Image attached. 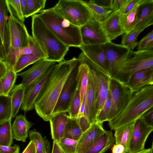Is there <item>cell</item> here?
<instances>
[{
    "mask_svg": "<svg viewBox=\"0 0 153 153\" xmlns=\"http://www.w3.org/2000/svg\"><path fill=\"white\" fill-rule=\"evenodd\" d=\"M77 58L74 57L55 65L34 103L37 114L49 121L64 84L73 69Z\"/></svg>",
    "mask_w": 153,
    "mask_h": 153,
    "instance_id": "obj_1",
    "label": "cell"
},
{
    "mask_svg": "<svg viewBox=\"0 0 153 153\" xmlns=\"http://www.w3.org/2000/svg\"><path fill=\"white\" fill-rule=\"evenodd\" d=\"M32 37L39 44L46 56V59L60 62L69 47L63 43L47 27L38 14L32 16Z\"/></svg>",
    "mask_w": 153,
    "mask_h": 153,
    "instance_id": "obj_2",
    "label": "cell"
},
{
    "mask_svg": "<svg viewBox=\"0 0 153 153\" xmlns=\"http://www.w3.org/2000/svg\"><path fill=\"white\" fill-rule=\"evenodd\" d=\"M153 106V85H147L133 93L123 111L108 122V126L115 130L135 121Z\"/></svg>",
    "mask_w": 153,
    "mask_h": 153,
    "instance_id": "obj_3",
    "label": "cell"
},
{
    "mask_svg": "<svg viewBox=\"0 0 153 153\" xmlns=\"http://www.w3.org/2000/svg\"><path fill=\"white\" fill-rule=\"evenodd\" d=\"M38 15L47 27L65 45L79 48L82 45L80 28L70 22L53 7L43 10Z\"/></svg>",
    "mask_w": 153,
    "mask_h": 153,
    "instance_id": "obj_4",
    "label": "cell"
},
{
    "mask_svg": "<svg viewBox=\"0 0 153 153\" xmlns=\"http://www.w3.org/2000/svg\"><path fill=\"white\" fill-rule=\"evenodd\" d=\"M30 35L23 22L10 15L6 26L3 40L5 61L14 64L20 55L21 49L27 46Z\"/></svg>",
    "mask_w": 153,
    "mask_h": 153,
    "instance_id": "obj_5",
    "label": "cell"
},
{
    "mask_svg": "<svg viewBox=\"0 0 153 153\" xmlns=\"http://www.w3.org/2000/svg\"><path fill=\"white\" fill-rule=\"evenodd\" d=\"M153 67V50L134 51L130 50L112 73L113 77L124 83L136 72Z\"/></svg>",
    "mask_w": 153,
    "mask_h": 153,
    "instance_id": "obj_6",
    "label": "cell"
},
{
    "mask_svg": "<svg viewBox=\"0 0 153 153\" xmlns=\"http://www.w3.org/2000/svg\"><path fill=\"white\" fill-rule=\"evenodd\" d=\"M53 8L71 24L79 27L93 18L83 1L60 0Z\"/></svg>",
    "mask_w": 153,
    "mask_h": 153,
    "instance_id": "obj_7",
    "label": "cell"
},
{
    "mask_svg": "<svg viewBox=\"0 0 153 153\" xmlns=\"http://www.w3.org/2000/svg\"><path fill=\"white\" fill-rule=\"evenodd\" d=\"M102 45H82L79 48L82 52L78 58L81 63H85L97 73L111 77V68Z\"/></svg>",
    "mask_w": 153,
    "mask_h": 153,
    "instance_id": "obj_8",
    "label": "cell"
},
{
    "mask_svg": "<svg viewBox=\"0 0 153 153\" xmlns=\"http://www.w3.org/2000/svg\"><path fill=\"white\" fill-rule=\"evenodd\" d=\"M109 86L111 104L107 119L108 122L123 111L133 94L124 83L113 77L110 78Z\"/></svg>",
    "mask_w": 153,
    "mask_h": 153,
    "instance_id": "obj_9",
    "label": "cell"
},
{
    "mask_svg": "<svg viewBox=\"0 0 153 153\" xmlns=\"http://www.w3.org/2000/svg\"><path fill=\"white\" fill-rule=\"evenodd\" d=\"M81 63L78 58L73 69L63 87L54 108L52 116L61 112H68L70 104L77 88L78 69Z\"/></svg>",
    "mask_w": 153,
    "mask_h": 153,
    "instance_id": "obj_10",
    "label": "cell"
},
{
    "mask_svg": "<svg viewBox=\"0 0 153 153\" xmlns=\"http://www.w3.org/2000/svg\"><path fill=\"white\" fill-rule=\"evenodd\" d=\"M79 28L82 45H102L109 42L102 22L93 18Z\"/></svg>",
    "mask_w": 153,
    "mask_h": 153,
    "instance_id": "obj_11",
    "label": "cell"
},
{
    "mask_svg": "<svg viewBox=\"0 0 153 153\" xmlns=\"http://www.w3.org/2000/svg\"><path fill=\"white\" fill-rule=\"evenodd\" d=\"M85 96L84 116L92 125L96 122V80L97 72L90 68Z\"/></svg>",
    "mask_w": 153,
    "mask_h": 153,
    "instance_id": "obj_12",
    "label": "cell"
},
{
    "mask_svg": "<svg viewBox=\"0 0 153 153\" xmlns=\"http://www.w3.org/2000/svg\"><path fill=\"white\" fill-rule=\"evenodd\" d=\"M153 130V126L147 125L141 118L135 121L127 153H134L144 149L146 141Z\"/></svg>",
    "mask_w": 153,
    "mask_h": 153,
    "instance_id": "obj_13",
    "label": "cell"
},
{
    "mask_svg": "<svg viewBox=\"0 0 153 153\" xmlns=\"http://www.w3.org/2000/svg\"><path fill=\"white\" fill-rule=\"evenodd\" d=\"M56 62L45 59H40L27 70L17 74L22 78L21 83L26 90L35 81L42 76Z\"/></svg>",
    "mask_w": 153,
    "mask_h": 153,
    "instance_id": "obj_14",
    "label": "cell"
},
{
    "mask_svg": "<svg viewBox=\"0 0 153 153\" xmlns=\"http://www.w3.org/2000/svg\"><path fill=\"white\" fill-rule=\"evenodd\" d=\"M54 65L51 66L26 90L21 107L25 113L34 108L35 101Z\"/></svg>",
    "mask_w": 153,
    "mask_h": 153,
    "instance_id": "obj_15",
    "label": "cell"
},
{
    "mask_svg": "<svg viewBox=\"0 0 153 153\" xmlns=\"http://www.w3.org/2000/svg\"><path fill=\"white\" fill-rule=\"evenodd\" d=\"M132 93L147 85H153V67L140 70L124 83Z\"/></svg>",
    "mask_w": 153,
    "mask_h": 153,
    "instance_id": "obj_16",
    "label": "cell"
},
{
    "mask_svg": "<svg viewBox=\"0 0 153 153\" xmlns=\"http://www.w3.org/2000/svg\"><path fill=\"white\" fill-rule=\"evenodd\" d=\"M102 45L104 53L110 65L111 74L116 67L126 56L130 50L120 44H114L111 42Z\"/></svg>",
    "mask_w": 153,
    "mask_h": 153,
    "instance_id": "obj_17",
    "label": "cell"
},
{
    "mask_svg": "<svg viewBox=\"0 0 153 153\" xmlns=\"http://www.w3.org/2000/svg\"><path fill=\"white\" fill-rule=\"evenodd\" d=\"M102 24L109 42L125 33L120 23V15L118 11L113 12Z\"/></svg>",
    "mask_w": 153,
    "mask_h": 153,
    "instance_id": "obj_18",
    "label": "cell"
},
{
    "mask_svg": "<svg viewBox=\"0 0 153 153\" xmlns=\"http://www.w3.org/2000/svg\"><path fill=\"white\" fill-rule=\"evenodd\" d=\"M102 124L97 122L82 133L78 140L76 153L83 152L104 131Z\"/></svg>",
    "mask_w": 153,
    "mask_h": 153,
    "instance_id": "obj_19",
    "label": "cell"
},
{
    "mask_svg": "<svg viewBox=\"0 0 153 153\" xmlns=\"http://www.w3.org/2000/svg\"><path fill=\"white\" fill-rule=\"evenodd\" d=\"M115 139L111 131L105 130L93 143L81 153H104L112 147Z\"/></svg>",
    "mask_w": 153,
    "mask_h": 153,
    "instance_id": "obj_20",
    "label": "cell"
},
{
    "mask_svg": "<svg viewBox=\"0 0 153 153\" xmlns=\"http://www.w3.org/2000/svg\"><path fill=\"white\" fill-rule=\"evenodd\" d=\"M111 77L97 73L96 80V117L102 109L109 91V80Z\"/></svg>",
    "mask_w": 153,
    "mask_h": 153,
    "instance_id": "obj_21",
    "label": "cell"
},
{
    "mask_svg": "<svg viewBox=\"0 0 153 153\" xmlns=\"http://www.w3.org/2000/svg\"><path fill=\"white\" fill-rule=\"evenodd\" d=\"M153 24V0H141L138 8L137 19L132 30L144 25L149 27Z\"/></svg>",
    "mask_w": 153,
    "mask_h": 153,
    "instance_id": "obj_22",
    "label": "cell"
},
{
    "mask_svg": "<svg viewBox=\"0 0 153 153\" xmlns=\"http://www.w3.org/2000/svg\"><path fill=\"white\" fill-rule=\"evenodd\" d=\"M68 117L66 112H63L55 114L51 118V134L53 141L59 143L64 137L65 128Z\"/></svg>",
    "mask_w": 153,
    "mask_h": 153,
    "instance_id": "obj_23",
    "label": "cell"
},
{
    "mask_svg": "<svg viewBox=\"0 0 153 153\" xmlns=\"http://www.w3.org/2000/svg\"><path fill=\"white\" fill-rule=\"evenodd\" d=\"M33 124L26 117L21 114L16 116L12 126L13 137L16 140L25 142L28 136L29 129Z\"/></svg>",
    "mask_w": 153,
    "mask_h": 153,
    "instance_id": "obj_24",
    "label": "cell"
},
{
    "mask_svg": "<svg viewBox=\"0 0 153 153\" xmlns=\"http://www.w3.org/2000/svg\"><path fill=\"white\" fill-rule=\"evenodd\" d=\"M135 121L120 127L115 130L114 137L115 143L123 145L127 153L132 137Z\"/></svg>",
    "mask_w": 153,
    "mask_h": 153,
    "instance_id": "obj_25",
    "label": "cell"
},
{
    "mask_svg": "<svg viewBox=\"0 0 153 153\" xmlns=\"http://www.w3.org/2000/svg\"><path fill=\"white\" fill-rule=\"evenodd\" d=\"M26 91L21 83L15 85L9 94L11 98L13 118L16 116L19 111L22 104Z\"/></svg>",
    "mask_w": 153,
    "mask_h": 153,
    "instance_id": "obj_26",
    "label": "cell"
},
{
    "mask_svg": "<svg viewBox=\"0 0 153 153\" xmlns=\"http://www.w3.org/2000/svg\"><path fill=\"white\" fill-rule=\"evenodd\" d=\"M89 70L90 68L86 64L81 63L79 67L77 86L79 89L80 105L85 97Z\"/></svg>",
    "mask_w": 153,
    "mask_h": 153,
    "instance_id": "obj_27",
    "label": "cell"
},
{
    "mask_svg": "<svg viewBox=\"0 0 153 153\" xmlns=\"http://www.w3.org/2000/svg\"><path fill=\"white\" fill-rule=\"evenodd\" d=\"M84 1L91 12L93 18L101 22L113 12L111 9L99 5L93 2L92 0L88 2Z\"/></svg>",
    "mask_w": 153,
    "mask_h": 153,
    "instance_id": "obj_28",
    "label": "cell"
},
{
    "mask_svg": "<svg viewBox=\"0 0 153 153\" xmlns=\"http://www.w3.org/2000/svg\"><path fill=\"white\" fill-rule=\"evenodd\" d=\"M12 119L0 122V146H11L13 143Z\"/></svg>",
    "mask_w": 153,
    "mask_h": 153,
    "instance_id": "obj_29",
    "label": "cell"
},
{
    "mask_svg": "<svg viewBox=\"0 0 153 153\" xmlns=\"http://www.w3.org/2000/svg\"><path fill=\"white\" fill-rule=\"evenodd\" d=\"M147 27L142 26L134 28L130 31L125 33L122 35L120 45L132 50L137 46V38L143 30Z\"/></svg>",
    "mask_w": 153,
    "mask_h": 153,
    "instance_id": "obj_30",
    "label": "cell"
},
{
    "mask_svg": "<svg viewBox=\"0 0 153 153\" xmlns=\"http://www.w3.org/2000/svg\"><path fill=\"white\" fill-rule=\"evenodd\" d=\"M82 133L78 118L68 117L65 128L64 137L74 140H78Z\"/></svg>",
    "mask_w": 153,
    "mask_h": 153,
    "instance_id": "obj_31",
    "label": "cell"
},
{
    "mask_svg": "<svg viewBox=\"0 0 153 153\" xmlns=\"http://www.w3.org/2000/svg\"><path fill=\"white\" fill-rule=\"evenodd\" d=\"M28 133L30 141L34 143L36 153H49V143H47L39 132L36 130H31Z\"/></svg>",
    "mask_w": 153,
    "mask_h": 153,
    "instance_id": "obj_32",
    "label": "cell"
},
{
    "mask_svg": "<svg viewBox=\"0 0 153 153\" xmlns=\"http://www.w3.org/2000/svg\"><path fill=\"white\" fill-rule=\"evenodd\" d=\"M17 74L13 69H8L1 79L4 95H9L14 88L17 76Z\"/></svg>",
    "mask_w": 153,
    "mask_h": 153,
    "instance_id": "obj_33",
    "label": "cell"
},
{
    "mask_svg": "<svg viewBox=\"0 0 153 153\" xmlns=\"http://www.w3.org/2000/svg\"><path fill=\"white\" fill-rule=\"evenodd\" d=\"M139 4L127 14L120 16V23L125 33L130 31L134 27L137 19Z\"/></svg>",
    "mask_w": 153,
    "mask_h": 153,
    "instance_id": "obj_34",
    "label": "cell"
},
{
    "mask_svg": "<svg viewBox=\"0 0 153 153\" xmlns=\"http://www.w3.org/2000/svg\"><path fill=\"white\" fill-rule=\"evenodd\" d=\"M12 118L10 97L0 95V122Z\"/></svg>",
    "mask_w": 153,
    "mask_h": 153,
    "instance_id": "obj_35",
    "label": "cell"
},
{
    "mask_svg": "<svg viewBox=\"0 0 153 153\" xmlns=\"http://www.w3.org/2000/svg\"><path fill=\"white\" fill-rule=\"evenodd\" d=\"M41 59H42L33 54L21 55L16 60L13 70L17 73L28 65Z\"/></svg>",
    "mask_w": 153,
    "mask_h": 153,
    "instance_id": "obj_36",
    "label": "cell"
},
{
    "mask_svg": "<svg viewBox=\"0 0 153 153\" xmlns=\"http://www.w3.org/2000/svg\"><path fill=\"white\" fill-rule=\"evenodd\" d=\"M30 54H34L41 59H46L45 55L39 44L30 35L28 45L21 49L20 51V55Z\"/></svg>",
    "mask_w": 153,
    "mask_h": 153,
    "instance_id": "obj_37",
    "label": "cell"
},
{
    "mask_svg": "<svg viewBox=\"0 0 153 153\" xmlns=\"http://www.w3.org/2000/svg\"><path fill=\"white\" fill-rule=\"evenodd\" d=\"M46 0H26L25 18L32 16L45 8Z\"/></svg>",
    "mask_w": 153,
    "mask_h": 153,
    "instance_id": "obj_38",
    "label": "cell"
},
{
    "mask_svg": "<svg viewBox=\"0 0 153 153\" xmlns=\"http://www.w3.org/2000/svg\"><path fill=\"white\" fill-rule=\"evenodd\" d=\"M5 2L8 12L10 15L24 23L25 18L22 11L20 0H5Z\"/></svg>",
    "mask_w": 153,
    "mask_h": 153,
    "instance_id": "obj_39",
    "label": "cell"
},
{
    "mask_svg": "<svg viewBox=\"0 0 153 153\" xmlns=\"http://www.w3.org/2000/svg\"><path fill=\"white\" fill-rule=\"evenodd\" d=\"M80 106L79 89L77 88L70 104L68 113L71 118L78 117Z\"/></svg>",
    "mask_w": 153,
    "mask_h": 153,
    "instance_id": "obj_40",
    "label": "cell"
},
{
    "mask_svg": "<svg viewBox=\"0 0 153 153\" xmlns=\"http://www.w3.org/2000/svg\"><path fill=\"white\" fill-rule=\"evenodd\" d=\"M7 12L5 0H0V34L3 44L5 29L7 22Z\"/></svg>",
    "mask_w": 153,
    "mask_h": 153,
    "instance_id": "obj_41",
    "label": "cell"
},
{
    "mask_svg": "<svg viewBox=\"0 0 153 153\" xmlns=\"http://www.w3.org/2000/svg\"><path fill=\"white\" fill-rule=\"evenodd\" d=\"M78 140L64 137L58 143L65 153H76Z\"/></svg>",
    "mask_w": 153,
    "mask_h": 153,
    "instance_id": "obj_42",
    "label": "cell"
},
{
    "mask_svg": "<svg viewBox=\"0 0 153 153\" xmlns=\"http://www.w3.org/2000/svg\"><path fill=\"white\" fill-rule=\"evenodd\" d=\"M111 104V97L109 91L105 103L100 112L96 117L97 122L103 124L104 122L107 121Z\"/></svg>",
    "mask_w": 153,
    "mask_h": 153,
    "instance_id": "obj_43",
    "label": "cell"
},
{
    "mask_svg": "<svg viewBox=\"0 0 153 153\" xmlns=\"http://www.w3.org/2000/svg\"><path fill=\"white\" fill-rule=\"evenodd\" d=\"M141 0H128L123 7L118 11L120 16L127 14L138 5Z\"/></svg>",
    "mask_w": 153,
    "mask_h": 153,
    "instance_id": "obj_44",
    "label": "cell"
},
{
    "mask_svg": "<svg viewBox=\"0 0 153 153\" xmlns=\"http://www.w3.org/2000/svg\"><path fill=\"white\" fill-rule=\"evenodd\" d=\"M152 41H153V30L149 32L139 42H137V51L144 50L147 45Z\"/></svg>",
    "mask_w": 153,
    "mask_h": 153,
    "instance_id": "obj_45",
    "label": "cell"
},
{
    "mask_svg": "<svg viewBox=\"0 0 153 153\" xmlns=\"http://www.w3.org/2000/svg\"><path fill=\"white\" fill-rule=\"evenodd\" d=\"M149 126H153V108L144 113L140 117Z\"/></svg>",
    "mask_w": 153,
    "mask_h": 153,
    "instance_id": "obj_46",
    "label": "cell"
},
{
    "mask_svg": "<svg viewBox=\"0 0 153 153\" xmlns=\"http://www.w3.org/2000/svg\"><path fill=\"white\" fill-rule=\"evenodd\" d=\"M20 146L14 144L13 146H0V153H19Z\"/></svg>",
    "mask_w": 153,
    "mask_h": 153,
    "instance_id": "obj_47",
    "label": "cell"
},
{
    "mask_svg": "<svg viewBox=\"0 0 153 153\" xmlns=\"http://www.w3.org/2000/svg\"><path fill=\"white\" fill-rule=\"evenodd\" d=\"M78 118L79 126L83 133L88 130L90 127L91 124L89 122L87 119L84 116Z\"/></svg>",
    "mask_w": 153,
    "mask_h": 153,
    "instance_id": "obj_48",
    "label": "cell"
},
{
    "mask_svg": "<svg viewBox=\"0 0 153 153\" xmlns=\"http://www.w3.org/2000/svg\"><path fill=\"white\" fill-rule=\"evenodd\" d=\"M127 1L128 0H113L112 7L113 12L119 11Z\"/></svg>",
    "mask_w": 153,
    "mask_h": 153,
    "instance_id": "obj_49",
    "label": "cell"
},
{
    "mask_svg": "<svg viewBox=\"0 0 153 153\" xmlns=\"http://www.w3.org/2000/svg\"><path fill=\"white\" fill-rule=\"evenodd\" d=\"M113 0H92V1L100 6L112 9Z\"/></svg>",
    "mask_w": 153,
    "mask_h": 153,
    "instance_id": "obj_50",
    "label": "cell"
},
{
    "mask_svg": "<svg viewBox=\"0 0 153 153\" xmlns=\"http://www.w3.org/2000/svg\"><path fill=\"white\" fill-rule=\"evenodd\" d=\"M111 150L112 153H127L124 146L120 144L114 145Z\"/></svg>",
    "mask_w": 153,
    "mask_h": 153,
    "instance_id": "obj_51",
    "label": "cell"
},
{
    "mask_svg": "<svg viewBox=\"0 0 153 153\" xmlns=\"http://www.w3.org/2000/svg\"><path fill=\"white\" fill-rule=\"evenodd\" d=\"M22 153H36L35 145L32 141H30Z\"/></svg>",
    "mask_w": 153,
    "mask_h": 153,
    "instance_id": "obj_52",
    "label": "cell"
},
{
    "mask_svg": "<svg viewBox=\"0 0 153 153\" xmlns=\"http://www.w3.org/2000/svg\"><path fill=\"white\" fill-rule=\"evenodd\" d=\"M52 153H65L62 149L58 143L53 141Z\"/></svg>",
    "mask_w": 153,
    "mask_h": 153,
    "instance_id": "obj_53",
    "label": "cell"
},
{
    "mask_svg": "<svg viewBox=\"0 0 153 153\" xmlns=\"http://www.w3.org/2000/svg\"><path fill=\"white\" fill-rule=\"evenodd\" d=\"M7 70V67L4 62L0 61V80L5 75Z\"/></svg>",
    "mask_w": 153,
    "mask_h": 153,
    "instance_id": "obj_54",
    "label": "cell"
},
{
    "mask_svg": "<svg viewBox=\"0 0 153 153\" xmlns=\"http://www.w3.org/2000/svg\"><path fill=\"white\" fill-rule=\"evenodd\" d=\"M85 97L81 103L79 108V113L77 118L84 116V112L85 109Z\"/></svg>",
    "mask_w": 153,
    "mask_h": 153,
    "instance_id": "obj_55",
    "label": "cell"
},
{
    "mask_svg": "<svg viewBox=\"0 0 153 153\" xmlns=\"http://www.w3.org/2000/svg\"><path fill=\"white\" fill-rule=\"evenodd\" d=\"M26 0H20L21 9L24 17L26 8Z\"/></svg>",
    "mask_w": 153,
    "mask_h": 153,
    "instance_id": "obj_56",
    "label": "cell"
},
{
    "mask_svg": "<svg viewBox=\"0 0 153 153\" xmlns=\"http://www.w3.org/2000/svg\"><path fill=\"white\" fill-rule=\"evenodd\" d=\"M5 57V54L4 49L0 45V59L4 61Z\"/></svg>",
    "mask_w": 153,
    "mask_h": 153,
    "instance_id": "obj_57",
    "label": "cell"
},
{
    "mask_svg": "<svg viewBox=\"0 0 153 153\" xmlns=\"http://www.w3.org/2000/svg\"><path fill=\"white\" fill-rule=\"evenodd\" d=\"M153 144L152 147L147 149H144L141 151L134 153H153Z\"/></svg>",
    "mask_w": 153,
    "mask_h": 153,
    "instance_id": "obj_58",
    "label": "cell"
},
{
    "mask_svg": "<svg viewBox=\"0 0 153 153\" xmlns=\"http://www.w3.org/2000/svg\"><path fill=\"white\" fill-rule=\"evenodd\" d=\"M3 95L2 87L1 80H0V95Z\"/></svg>",
    "mask_w": 153,
    "mask_h": 153,
    "instance_id": "obj_59",
    "label": "cell"
},
{
    "mask_svg": "<svg viewBox=\"0 0 153 153\" xmlns=\"http://www.w3.org/2000/svg\"><path fill=\"white\" fill-rule=\"evenodd\" d=\"M0 45L4 49L3 43V42L2 40L1 36L0 34Z\"/></svg>",
    "mask_w": 153,
    "mask_h": 153,
    "instance_id": "obj_60",
    "label": "cell"
},
{
    "mask_svg": "<svg viewBox=\"0 0 153 153\" xmlns=\"http://www.w3.org/2000/svg\"><path fill=\"white\" fill-rule=\"evenodd\" d=\"M0 61H1L0 59Z\"/></svg>",
    "mask_w": 153,
    "mask_h": 153,
    "instance_id": "obj_61",
    "label": "cell"
}]
</instances>
